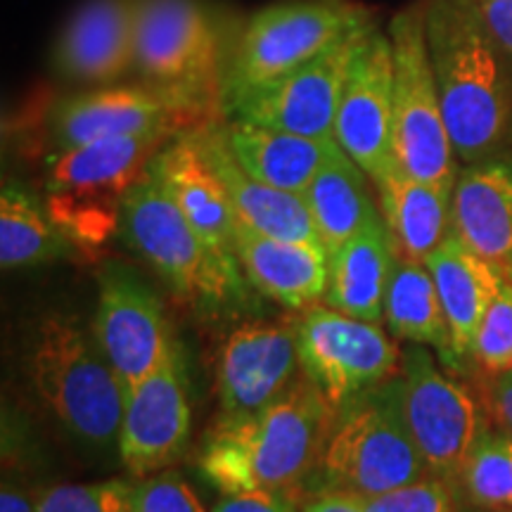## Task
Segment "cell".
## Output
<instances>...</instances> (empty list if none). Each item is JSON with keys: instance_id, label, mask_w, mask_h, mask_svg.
Returning a JSON list of instances; mask_svg holds the SVG:
<instances>
[{"instance_id": "cell-23", "label": "cell", "mask_w": 512, "mask_h": 512, "mask_svg": "<svg viewBox=\"0 0 512 512\" xmlns=\"http://www.w3.org/2000/svg\"><path fill=\"white\" fill-rule=\"evenodd\" d=\"M425 264L437 285L448 330H451L456 366H460L465 358H475L479 325L505 275L470 252L453 230L427 256Z\"/></svg>"}, {"instance_id": "cell-30", "label": "cell", "mask_w": 512, "mask_h": 512, "mask_svg": "<svg viewBox=\"0 0 512 512\" xmlns=\"http://www.w3.org/2000/svg\"><path fill=\"white\" fill-rule=\"evenodd\" d=\"M460 482L472 503L512 508V437L482 430L465 460Z\"/></svg>"}, {"instance_id": "cell-36", "label": "cell", "mask_w": 512, "mask_h": 512, "mask_svg": "<svg viewBox=\"0 0 512 512\" xmlns=\"http://www.w3.org/2000/svg\"><path fill=\"white\" fill-rule=\"evenodd\" d=\"M486 31L512 64V0H472Z\"/></svg>"}, {"instance_id": "cell-2", "label": "cell", "mask_w": 512, "mask_h": 512, "mask_svg": "<svg viewBox=\"0 0 512 512\" xmlns=\"http://www.w3.org/2000/svg\"><path fill=\"white\" fill-rule=\"evenodd\" d=\"M335 406L302 377L264 411L219 420L204 439L200 470L221 494L290 489L318 467Z\"/></svg>"}, {"instance_id": "cell-39", "label": "cell", "mask_w": 512, "mask_h": 512, "mask_svg": "<svg viewBox=\"0 0 512 512\" xmlns=\"http://www.w3.org/2000/svg\"><path fill=\"white\" fill-rule=\"evenodd\" d=\"M302 512H363V498L349 491H325Z\"/></svg>"}, {"instance_id": "cell-28", "label": "cell", "mask_w": 512, "mask_h": 512, "mask_svg": "<svg viewBox=\"0 0 512 512\" xmlns=\"http://www.w3.org/2000/svg\"><path fill=\"white\" fill-rule=\"evenodd\" d=\"M384 320L396 337L434 347L446 366L458 368L444 306L425 261L396 254L392 278L384 294Z\"/></svg>"}, {"instance_id": "cell-4", "label": "cell", "mask_w": 512, "mask_h": 512, "mask_svg": "<svg viewBox=\"0 0 512 512\" xmlns=\"http://www.w3.org/2000/svg\"><path fill=\"white\" fill-rule=\"evenodd\" d=\"M320 494L373 498L425 479L427 465L403 411V380L389 377L335 408L318 460Z\"/></svg>"}, {"instance_id": "cell-33", "label": "cell", "mask_w": 512, "mask_h": 512, "mask_svg": "<svg viewBox=\"0 0 512 512\" xmlns=\"http://www.w3.org/2000/svg\"><path fill=\"white\" fill-rule=\"evenodd\" d=\"M363 512H453V491L444 479H418V482L363 498Z\"/></svg>"}, {"instance_id": "cell-14", "label": "cell", "mask_w": 512, "mask_h": 512, "mask_svg": "<svg viewBox=\"0 0 512 512\" xmlns=\"http://www.w3.org/2000/svg\"><path fill=\"white\" fill-rule=\"evenodd\" d=\"M335 140L373 185L399 166L394 145V50L389 34L377 27L351 62Z\"/></svg>"}, {"instance_id": "cell-25", "label": "cell", "mask_w": 512, "mask_h": 512, "mask_svg": "<svg viewBox=\"0 0 512 512\" xmlns=\"http://www.w3.org/2000/svg\"><path fill=\"white\" fill-rule=\"evenodd\" d=\"M223 131L230 152L249 176L294 195H304L339 147L337 140L306 138L240 119H230Z\"/></svg>"}, {"instance_id": "cell-18", "label": "cell", "mask_w": 512, "mask_h": 512, "mask_svg": "<svg viewBox=\"0 0 512 512\" xmlns=\"http://www.w3.org/2000/svg\"><path fill=\"white\" fill-rule=\"evenodd\" d=\"M140 0H86L67 19L53 50L62 79L83 86H114L136 72Z\"/></svg>"}, {"instance_id": "cell-10", "label": "cell", "mask_w": 512, "mask_h": 512, "mask_svg": "<svg viewBox=\"0 0 512 512\" xmlns=\"http://www.w3.org/2000/svg\"><path fill=\"white\" fill-rule=\"evenodd\" d=\"M401 380L403 411L427 470L456 482L484 430L475 399L463 384L441 373L425 344L406 351Z\"/></svg>"}, {"instance_id": "cell-32", "label": "cell", "mask_w": 512, "mask_h": 512, "mask_svg": "<svg viewBox=\"0 0 512 512\" xmlns=\"http://www.w3.org/2000/svg\"><path fill=\"white\" fill-rule=\"evenodd\" d=\"M475 358L491 373L512 368V278H503L475 339Z\"/></svg>"}, {"instance_id": "cell-37", "label": "cell", "mask_w": 512, "mask_h": 512, "mask_svg": "<svg viewBox=\"0 0 512 512\" xmlns=\"http://www.w3.org/2000/svg\"><path fill=\"white\" fill-rule=\"evenodd\" d=\"M491 411L505 434L512 437V368L496 373L491 384Z\"/></svg>"}, {"instance_id": "cell-21", "label": "cell", "mask_w": 512, "mask_h": 512, "mask_svg": "<svg viewBox=\"0 0 512 512\" xmlns=\"http://www.w3.org/2000/svg\"><path fill=\"white\" fill-rule=\"evenodd\" d=\"M197 131V140L204 157L214 166L216 174L226 183V190L238 211V219L256 233L268 238L290 242H320L316 223L302 195L273 188L256 181L242 169L230 152L223 124H204Z\"/></svg>"}, {"instance_id": "cell-16", "label": "cell", "mask_w": 512, "mask_h": 512, "mask_svg": "<svg viewBox=\"0 0 512 512\" xmlns=\"http://www.w3.org/2000/svg\"><path fill=\"white\" fill-rule=\"evenodd\" d=\"M197 112L195 107L171 98L147 83H114L93 91L72 95L57 102L50 112L48 133L53 150H67L95 140L150 136L169 133L185 117Z\"/></svg>"}, {"instance_id": "cell-26", "label": "cell", "mask_w": 512, "mask_h": 512, "mask_svg": "<svg viewBox=\"0 0 512 512\" xmlns=\"http://www.w3.org/2000/svg\"><path fill=\"white\" fill-rule=\"evenodd\" d=\"M375 188L399 254L427 261L451 233L453 188L420 181L401 164L377 181Z\"/></svg>"}, {"instance_id": "cell-8", "label": "cell", "mask_w": 512, "mask_h": 512, "mask_svg": "<svg viewBox=\"0 0 512 512\" xmlns=\"http://www.w3.org/2000/svg\"><path fill=\"white\" fill-rule=\"evenodd\" d=\"M387 34L394 50V145L399 164L420 181L456 188L458 157L427 50L425 0L396 12Z\"/></svg>"}, {"instance_id": "cell-15", "label": "cell", "mask_w": 512, "mask_h": 512, "mask_svg": "<svg viewBox=\"0 0 512 512\" xmlns=\"http://www.w3.org/2000/svg\"><path fill=\"white\" fill-rule=\"evenodd\" d=\"M190 430L188 375L176 351L162 368L126 389L117 446L121 463L136 477L155 475L183 456Z\"/></svg>"}, {"instance_id": "cell-22", "label": "cell", "mask_w": 512, "mask_h": 512, "mask_svg": "<svg viewBox=\"0 0 512 512\" xmlns=\"http://www.w3.org/2000/svg\"><path fill=\"white\" fill-rule=\"evenodd\" d=\"M235 254L249 283L285 309H304L325 297L330 254L323 242L268 238L240 221Z\"/></svg>"}, {"instance_id": "cell-1", "label": "cell", "mask_w": 512, "mask_h": 512, "mask_svg": "<svg viewBox=\"0 0 512 512\" xmlns=\"http://www.w3.org/2000/svg\"><path fill=\"white\" fill-rule=\"evenodd\" d=\"M427 50L458 162L501 155L512 136V64L472 0H425Z\"/></svg>"}, {"instance_id": "cell-38", "label": "cell", "mask_w": 512, "mask_h": 512, "mask_svg": "<svg viewBox=\"0 0 512 512\" xmlns=\"http://www.w3.org/2000/svg\"><path fill=\"white\" fill-rule=\"evenodd\" d=\"M38 498L41 491H29L12 479H3L0 489V512H38Z\"/></svg>"}, {"instance_id": "cell-17", "label": "cell", "mask_w": 512, "mask_h": 512, "mask_svg": "<svg viewBox=\"0 0 512 512\" xmlns=\"http://www.w3.org/2000/svg\"><path fill=\"white\" fill-rule=\"evenodd\" d=\"M299 368V323H247L233 330L216 366L221 418L264 411L292 387Z\"/></svg>"}, {"instance_id": "cell-29", "label": "cell", "mask_w": 512, "mask_h": 512, "mask_svg": "<svg viewBox=\"0 0 512 512\" xmlns=\"http://www.w3.org/2000/svg\"><path fill=\"white\" fill-rule=\"evenodd\" d=\"M46 207L27 185L10 181L0 192V266L5 271L64 259L74 252Z\"/></svg>"}, {"instance_id": "cell-7", "label": "cell", "mask_w": 512, "mask_h": 512, "mask_svg": "<svg viewBox=\"0 0 512 512\" xmlns=\"http://www.w3.org/2000/svg\"><path fill=\"white\" fill-rule=\"evenodd\" d=\"M375 27L356 0H285L256 10L221 79L223 107L283 79L356 31Z\"/></svg>"}, {"instance_id": "cell-20", "label": "cell", "mask_w": 512, "mask_h": 512, "mask_svg": "<svg viewBox=\"0 0 512 512\" xmlns=\"http://www.w3.org/2000/svg\"><path fill=\"white\" fill-rule=\"evenodd\" d=\"M150 169L166 185L200 238L216 252L235 254L238 211L226 183L204 157L197 131H183L169 140L150 162Z\"/></svg>"}, {"instance_id": "cell-24", "label": "cell", "mask_w": 512, "mask_h": 512, "mask_svg": "<svg viewBox=\"0 0 512 512\" xmlns=\"http://www.w3.org/2000/svg\"><path fill=\"white\" fill-rule=\"evenodd\" d=\"M399 249L380 214L330 254L325 302L351 318L380 323Z\"/></svg>"}, {"instance_id": "cell-11", "label": "cell", "mask_w": 512, "mask_h": 512, "mask_svg": "<svg viewBox=\"0 0 512 512\" xmlns=\"http://www.w3.org/2000/svg\"><path fill=\"white\" fill-rule=\"evenodd\" d=\"M93 335L126 389L152 375L178 351L159 297L119 261L98 275Z\"/></svg>"}, {"instance_id": "cell-6", "label": "cell", "mask_w": 512, "mask_h": 512, "mask_svg": "<svg viewBox=\"0 0 512 512\" xmlns=\"http://www.w3.org/2000/svg\"><path fill=\"white\" fill-rule=\"evenodd\" d=\"M119 233L185 302L223 306L242 294L238 256L200 238L152 169L126 192Z\"/></svg>"}, {"instance_id": "cell-3", "label": "cell", "mask_w": 512, "mask_h": 512, "mask_svg": "<svg viewBox=\"0 0 512 512\" xmlns=\"http://www.w3.org/2000/svg\"><path fill=\"white\" fill-rule=\"evenodd\" d=\"M29 373L38 399L79 444L119 446L126 387L79 318L50 313L36 325Z\"/></svg>"}, {"instance_id": "cell-19", "label": "cell", "mask_w": 512, "mask_h": 512, "mask_svg": "<svg viewBox=\"0 0 512 512\" xmlns=\"http://www.w3.org/2000/svg\"><path fill=\"white\" fill-rule=\"evenodd\" d=\"M451 230L470 252L512 278V155L501 152L460 169Z\"/></svg>"}, {"instance_id": "cell-5", "label": "cell", "mask_w": 512, "mask_h": 512, "mask_svg": "<svg viewBox=\"0 0 512 512\" xmlns=\"http://www.w3.org/2000/svg\"><path fill=\"white\" fill-rule=\"evenodd\" d=\"M169 133L95 140L53 150L43 169L46 207L74 247L100 249L121 230V204Z\"/></svg>"}, {"instance_id": "cell-35", "label": "cell", "mask_w": 512, "mask_h": 512, "mask_svg": "<svg viewBox=\"0 0 512 512\" xmlns=\"http://www.w3.org/2000/svg\"><path fill=\"white\" fill-rule=\"evenodd\" d=\"M211 512H297L290 489H256L223 494Z\"/></svg>"}, {"instance_id": "cell-13", "label": "cell", "mask_w": 512, "mask_h": 512, "mask_svg": "<svg viewBox=\"0 0 512 512\" xmlns=\"http://www.w3.org/2000/svg\"><path fill=\"white\" fill-rule=\"evenodd\" d=\"M373 29L342 38L283 79L245 95L233 107H228L226 114L230 119L299 133L306 138L335 140L339 102L347 86L351 62Z\"/></svg>"}, {"instance_id": "cell-31", "label": "cell", "mask_w": 512, "mask_h": 512, "mask_svg": "<svg viewBox=\"0 0 512 512\" xmlns=\"http://www.w3.org/2000/svg\"><path fill=\"white\" fill-rule=\"evenodd\" d=\"M38 512H133V486L119 479L57 484L41 491Z\"/></svg>"}, {"instance_id": "cell-27", "label": "cell", "mask_w": 512, "mask_h": 512, "mask_svg": "<svg viewBox=\"0 0 512 512\" xmlns=\"http://www.w3.org/2000/svg\"><path fill=\"white\" fill-rule=\"evenodd\" d=\"M302 197L328 254L382 214L368 190V174L342 147L332 152Z\"/></svg>"}, {"instance_id": "cell-34", "label": "cell", "mask_w": 512, "mask_h": 512, "mask_svg": "<svg viewBox=\"0 0 512 512\" xmlns=\"http://www.w3.org/2000/svg\"><path fill=\"white\" fill-rule=\"evenodd\" d=\"M133 512H204V508L178 472H157L133 486Z\"/></svg>"}, {"instance_id": "cell-12", "label": "cell", "mask_w": 512, "mask_h": 512, "mask_svg": "<svg viewBox=\"0 0 512 512\" xmlns=\"http://www.w3.org/2000/svg\"><path fill=\"white\" fill-rule=\"evenodd\" d=\"M299 361L304 375L339 408L392 377L399 349L377 323L316 306L299 320Z\"/></svg>"}, {"instance_id": "cell-9", "label": "cell", "mask_w": 512, "mask_h": 512, "mask_svg": "<svg viewBox=\"0 0 512 512\" xmlns=\"http://www.w3.org/2000/svg\"><path fill=\"white\" fill-rule=\"evenodd\" d=\"M219 43L200 0H140L133 74L200 110L219 74Z\"/></svg>"}]
</instances>
